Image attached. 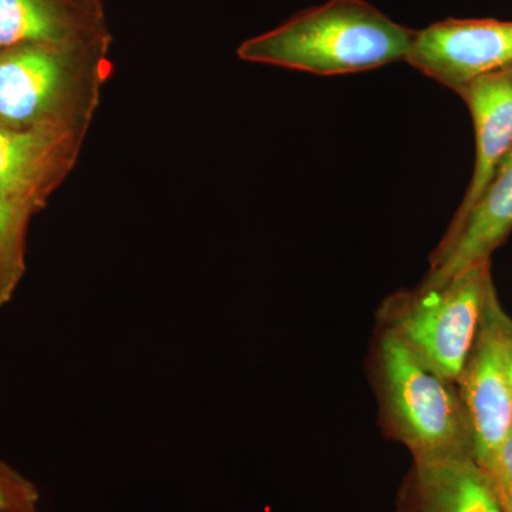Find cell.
<instances>
[{
	"label": "cell",
	"mask_w": 512,
	"mask_h": 512,
	"mask_svg": "<svg viewBox=\"0 0 512 512\" xmlns=\"http://www.w3.org/2000/svg\"><path fill=\"white\" fill-rule=\"evenodd\" d=\"M414 33L365 0H329L242 43L238 57L249 63L339 76L406 60Z\"/></svg>",
	"instance_id": "1"
},
{
	"label": "cell",
	"mask_w": 512,
	"mask_h": 512,
	"mask_svg": "<svg viewBox=\"0 0 512 512\" xmlns=\"http://www.w3.org/2000/svg\"><path fill=\"white\" fill-rule=\"evenodd\" d=\"M113 36L0 49V126L87 130L113 64Z\"/></svg>",
	"instance_id": "2"
},
{
	"label": "cell",
	"mask_w": 512,
	"mask_h": 512,
	"mask_svg": "<svg viewBox=\"0 0 512 512\" xmlns=\"http://www.w3.org/2000/svg\"><path fill=\"white\" fill-rule=\"evenodd\" d=\"M373 387L384 431L413 461L473 457L474 440L456 383L421 362L386 329L370 355Z\"/></svg>",
	"instance_id": "3"
},
{
	"label": "cell",
	"mask_w": 512,
	"mask_h": 512,
	"mask_svg": "<svg viewBox=\"0 0 512 512\" xmlns=\"http://www.w3.org/2000/svg\"><path fill=\"white\" fill-rule=\"evenodd\" d=\"M493 286L491 262H485L436 288L417 285L394 293L377 312L379 328L392 332L421 362L457 384Z\"/></svg>",
	"instance_id": "4"
},
{
	"label": "cell",
	"mask_w": 512,
	"mask_h": 512,
	"mask_svg": "<svg viewBox=\"0 0 512 512\" xmlns=\"http://www.w3.org/2000/svg\"><path fill=\"white\" fill-rule=\"evenodd\" d=\"M512 319L495 286L488 292L476 342L457 387L474 440V460L485 468L512 426V393L505 367V343Z\"/></svg>",
	"instance_id": "5"
},
{
	"label": "cell",
	"mask_w": 512,
	"mask_h": 512,
	"mask_svg": "<svg viewBox=\"0 0 512 512\" xmlns=\"http://www.w3.org/2000/svg\"><path fill=\"white\" fill-rule=\"evenodd\" d=\"M404 62L458 94L474 80L512 66V22L441 20L414 33Z\"/></svg>",
	"instance_id": "6"
},
{
	"label": "cell",
	"mask_w": 512,
	"mask_h": 512,
	"mask_svg": "<svg viewBox=\"0 0 512 512\" xmlns=\"http://www.w3.org/2000/svg\"><path fill=\"white\" fill-rule=\"evenodd\" d=\"M86 133L70 128L0 126V197L43 210L79 158Z\"/></svg>",
	"instance_id": "7"
},
{
	"label": "cell",
	"mask_w": 512,
	"mask_h": 512,
	"mask_svg": "<svg viewBox=\"0 0 512 512\" xmlns=\"http://www.w3.org/2000/svg\"><path fill=\"white\" fill-rule=\"evenodd\" d=\"M512 232V147L457 228L446 231L430 256L421 288H436L474 266L491 262Z\"/></svg>",
	"instance_id": "8"
},
{
	"label": "cell",
	"mask_w": 512,
	"mask_h": 512,
	"mask_svg": "<svg viewBox=\"0 0 512 512\" xmlns=\"http://www.w3.org/2000/svg\"><path fill=\"white\" fill-rule=\"evenodd\" d=\"M397 507L409 512H504L493 481L473 457L413 461Z\"/></svg>",
	"instance_id": "9"
},
{
	"label": "cell",
	"mask_w": 512,
	"mask_h": 512,
	"mask_svg": "<svg viewBox=\"0 0 512 512\" xmlns=\"http://www.w3.org/2000/svg\"><path fill=\"white\" fill-rule=\"evenodd\" d=\"M458 94L473 117L476 164L463 201L447 231L457 228L466 218L490 183L495 168L512 147V66L474 80Z\"/></svg>",
	"instance_id": "10"
},
{
	"label": "cell",
	"mask_w": 512,
	"mask_h": 512,
	"mask_svg": "<svg viewBox=\"0 0 512 512\" xmlns=\"http://www.w3.org/2000/svg\"><path fill=\"white\" fill-rule=\"evenodd\" d=\"M110 36L106 0H0V49Z\"/></svg>",
	"instance_id": "11"
},
{
	"label": "cell",
	"mask_w": 512,
	"mask_h": 512,
	"mask_svg": "<svg viewBox=\"0 0 512 512\" xmlns=\"http://www.w3.org/2000/svg\"><path fill=\"white\" fill-rule=\"evenodd\" d=\"M33 212L0 197V306L16 292L26 272V238Z\"/></svg>",
	"instance_id": "12"
},
{
	"label": "cell",
	"mask_w": 512,
	"mask_h": 512,
	"mask_svg": "<svg viewBox=\"0 0 512 512\" xmlns=\"http://www.w3.org/2000/svg\"><path fill=\"white\" fill-rule=\"evenodd\" d=\"M39 491L28 478L0 461V512L37 510Z\"/></svg>",
	"instance_id": "13"
},
{
	"label": "cell",
	"mask_w": 512,
	"mask_h": 512,
	"mask_svg": "<svg viewBox=\"0 0 512 512\" xmlns=\"http://www.w3.org/2000/svg\"><path fill=\"white\" fill-rule=\"evenodd\" d=\"M484 470L491 480L512 487V426Z\"/></svg>",
	"instance_id": "14"
},
{
	"label": "cell",
	"mask_w": 512,
	"mask_h": 512,
	"mask_svg": "<svg viewBox=\"0 0 512 512\" xmlns=\"http://www.w3.org/2000/svg\"><path fill=\"white\" fill-rule=\"evenodd\" d=\"M491 478V477H490ZM493 481L495 491H497L498 500L504 512H512V487Z\"/></svg>",
	"instance_id": "15"
},
{
	"label": "cell",
	"mask_w": 512,
	"mask_h": 512,
	"mask_svg": "<svg viewBox=\"0 0 512 512\" xmlns=\"http://www.w3.org/2000/svg\"><path fill=\"white\" fill-rule=\"evenodd\" d=\"M505 367H507V379L512 393V326L505 343Z\"/></svg>",
	"instance_id": "16"
},
{
	"label": "cell",
	"mask_w": 512,
	"mask_h": 512,
	"mask_svg": "<svg viewBox=\"0 0 512 512\" xmlns=\"http://www.w3.org/2000/svg\"><path fill=\"white\" fill-rule=\"evenodd\" d=\"M392 512H409V511H406V510H403V508L397 507L396 510H394Z\"/></svg>",
	"instance_id": "17"
},
{
	"label": "cell",
	"mask_w": 512,
	"mask_h": 512,
	"mask_svg": "<svg viewBox=\"0 0 512 512\" xmlns=\"http://www.w3.org/2000/svg\"><path fill=\"white\" fill-rule=\"evenodd\" d=\"M29 512H37V510H35V511H29Z\"/></svg>",
	"instance_id": "18"
}]
</instances>
